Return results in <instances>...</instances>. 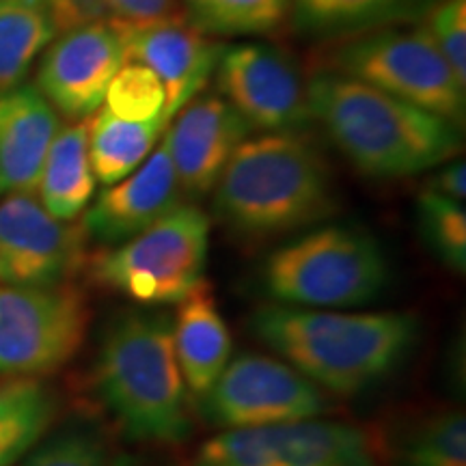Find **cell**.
I'll use <instances>...</instances> for the list:
<instances>
[{"mask_svg":"<svg viewBox=\"0 0 466 466\" xmlns=\"http://www.w3.org/2000/svg\"><path fill=\"white\" fill-rule=\"evenodd\" d=\"M250 333L322 391L352 398L393 376L415 352V313H341L266 305L250 316Z\"/></svg>","mask_w":466,"mask_h":466,"instance_id":"6da1fadb","label":"cell"},{"mask_svg":"<svg viewBox=\"0 0 466 466\" xmlns=\"http://www.w3.org/2000/svg\"><path fill=\"white\" fill-rule=\"evenodd\" d=\"M311 116L367 177L395 179L453 160L462 130L442 116L335 72L307 83Z\"/></svg>","mask_w":466,"mask_h":466,"instance_id":"7a4b0ae2","label":"cell"},{"mask_svg":"<svg viewBox=\"0 0 466 466\" xmlns=\"http://www.w3.org/2000/svg\"><path fill=\"white\" fill-rule=\"evenodd\" d=\"M214 212L247 238L305 229L337 212L333 171L319 149L294 132L247 138L214 186Z\"/></svg>","mask_w":466,"mask_h":466,"instance_id":"3957f363","label":"cell"},{"mask_svg":"<svg viewBox=\"0 0 466 466\" xmlns=\"http://www.w3.org/2000/svg\"><path fill=\"white\" fill-rule=\"evenodd\" d=\"M97 398L137 442H182L192 434L171 318L154 309H126L104 330L96 367Z\"/></svg>","mask_w":466,"mask_h":466,"instance_id":"277c9868","label":"cell"},{"mask_svg":"<svg viewBox=\"0 0 466 466\" xmlns=\"http://www.w3.org/2000/svg\"><path fill=\"white\" fill-rule=\"evenodd\" d=\"M259 281L279 305L360 307L376 300L387 288L389 259L370 231L326 225L268 255Z\"/></svg>","mask_w":466,"mask_h":466,"instance_id":"5b68a950","label":"cell"},{"mask_svg":"<svg viewBox=\"0 0 466 466\" xmlns=\"http://www.w3.org/2000/svg\"><path fill=\"white\" fill-rule=\"evenodd\" d=\"M212 220L201 208L177 206L160 220L93 258L91 277L138 305H177L197 283L209 255Z\"/></svg>","mask_w":466,"mask_h":466,"instance_id":"8992f818","label":"cell"},{"mask_svg":"<svg viewBox=\"0 0 466 466\" xmlns=\"http://www.w3.org/2000/svg\"><path fill=\"white\" fill-rule=\"evenodd\" d=\"M326 72L360 80L464 127L466 86L423 28L357 35L330 50Z\"/></svg>","mask_w":466,"mask_h":466,"instance_id":"52a82bcc","label":"cell"},{"mask_svg":"<svg viewBox=\"0 0 466 466\" xmlns=\"http://www.w3.org/2000/svg\"><path fill=\"white\" fill-rule=\"evenodd\" d=\"M89 311L69 288L0 285V376L50 374L74 359Z\"/></svg>","mask_w":466,"mask_h":466,"instance_id":"ba28073f","label":"cell"},{"mask_svg":"<svg viewBox=\"0 0 466 466\" xmlns=\"http://www.w3.org/2000/svg\"><path fill=\"white\" fill-rule=\"evenodd\" d=\"M199 401L203 417L223 430L309 421L322 417L330 406L318 384L285 360L261 354L229 360Z\"/></svg>","mask_w":466,"mask_h":466,"instance_id":"9c48e42d","label":"cell"},{"mask_svg":"<svg viewBox=\"0 0 466 466\" xmlns=\"http://www.w3.org/2000/svg\"><path fill=\"white\" fill-rule=\"evenodd\" d=\"M192 466H378V458L357 425L309 419L225 430L203 442Z\"/></svg>","mask_w":466,"mask_h":466,"instance_id":"30bf717a","label":"cell"},{"mask_svg":"<svg viewBox=\"0 0 466 466\" xmlns=\"http://www.w3.org/2000/svg\"><path fill=\"white\" fill-rule=\"evenodd\" d=\"M214 72L225 100L250 127L296 134L313 121L300 69L275 46H231L220 52Z\"/></svg>","mask_w":466,"mask_h":466,"instance_id":"8fae6325","label":"cell"},{"mask_svg":"<svg viewBox=\"0 0 466 466\" xmlns=\"http://www.w3.org/2000/svg\"><path fill=\"white\" fill-rule=\"evenodd\" d=\"M85 259V229L50 217L35 195L0 201V285L58 288Z\"/></svg>","mask_w":466,"mask_h":466,"instance_id":"7c38bea8","label":"cell"},{"mask_svg":"<svg viewBox=\"0 0 466 466\" xmlns=\"http://www.w3.org/2000/svg\"><path fill=\"white\" fill-rule=\"evenodd\" d=\"M127 63L121 28L115 20H93L67 28L42 58L37 89L72 119L102 108L110 80Z\"/></svg>","mask_w":466,"mask_h":466,"instance_id":"4fadbf2b","label":"cell"},{"mask_svg":"<svg viewBox=\"0 0 466 466\" xmlns=\"http://www.w3.org/2000/svg\"><path fill=\"white\" fill-rule=\"evenodd\" d=\"M116 25L127 61L141 63L160 78L167 93L165 116L171 121L212 78L223 48L186 15L151 25Z\"/></svg>","mask_w":466,"mask_h":466,"instance_id":"5bb4252c","label":"cell"},{"mask_svg":"<svg viewBox=\"0 0 466 466\" xmlns=\"http://www.w3.org/2000/svg\"><path fill=\"white\" fill-rule=\"evenodd\" d=\"M250 130L253 127L225 97H192L162 141L184 195L192 199L209 195Z\"/></svg>","mask_w":466,"mask_h":466,"instance_id":"9a60e30c","label":"cell"},{"mask_svg":"<svg viewBox=\"0 0 466 466\" xmlns=\"http://www.w3.org/2000/svg\"><path fill=\"white\" fill-rule=\"evenodd\" d=\"M179 188L167 145L145 160L126 179L108 186L91 208H86L83 229L93 240L115 247L160 220L165 214L182 206Z\"/></svg>","mask_w":466,"mask_h":466,"instance_id":"2e32d148","label":"cell"},{"mask_svg":"<svg viewBox=\"0 0 466 466\" xmlns=\"http://www.w3.org/2000/svg\"><path fill=\"white\" fill-rule=\"evenodd\" d=\"M58 130L56 108L37 86L0 93V197L35 195Z\"/></svg>","mask_w":466,"mask_h":466,"instance_id":"e0dca14e","label":"cell"},{"mask_svg":"<svg viewBox=\"0 0 466 466\" xmlns=\"http://www.w3.org/2000/svg\"><path fill=\"white\" fill-rule=\"evenodd\" d=\"M171 324L175 357L186 389L201 400L223 374L233 350L229 326L220 313L209 281L203 279L177 302Z\"/></svg>","mask_w":466,"mask_h":466,"instance_id":"ac0fdd59","label":"cell"},{"mask_svg":"<svg viewBox=\"0 0 466 466\" xmlns=\"http://www.w3.org/2000/svg\"><path fill=\"white\" fill-rule=\"evenodd\" d=\"M39 201L50 217L72 223L96 195V175L89 160V119L61 127L46 156Z\"/></svg>","mask_w":466,"mask_h":466,"instance_id":"d6986e66","label":"cell"},{"mask_svg":"<svg viewBox=\"0 0 466 466\" xmlns=\"http://www.w3.org/2000/svg\"><path fill=\"white\" fill-rule=\"evenodd\" d=\"M168 121H126L100 108L89 116V160L96 179L113 186L147 160Z\"/></svg>","mask_w":466,"mask_h":466,"instance_id":"ffe728a7","label":"cell"},{"mask_svg":"<svg viewBox=\"0 0 466 466\" xmlns=\"http://www.w3.org/2000/svg\"><path fill=\"white\" fill-rule=\"evenodd\" d=\"M58 412L48 384L33 378L0 382V466H14L44 439Z\"/></svg>","mask_w":466,"mask_h":466,"instance_id":"44dd1931","label":"cell"},{"mask_svg":"<svg viewBox=\"0 0 466 466\" xmlns=\"http://www.w3.org/2000/svg\"><path fill=\"white\" fill-rule=\"evenodd\" d=\"M58 31L50 11L0 3V93L25 80L33 61Z\"/></svg>","mask_w":466,"mask_h":466,"instance_id":"7402d4cb","label":"cell"},{"mask_svg":"<svg viewBox=\"0 0 466 466\" xmlns=\"http://www.w3.org/2000/svg\"><path fill=\"white\" fill-rule=\"evenodd\" d=\"M398 466H466V417L441 410L425 417L401 441Z\"/></svg>","mask_w":466,"mask_h":466,"instance_id":"603a6c76","label":"cell"},{"mask_svg":"<svg viewBox=\"0 0 466 466\" xmlns=\"http://www.w3.org/2000/svg\"><path fill=\"white\" fill-rule=\"evenodd\" d=\"M417 223L423 242L450 270L466 272V209L464 203L423 190L417 199Z\"/></svg>","mask_w":466,"mask_h":466,"instance_id":"cb8c5ba5","label":"cell"},{"mask_svg":"<svg viewBox=\"0 0 466 466\" xmlns=\"http://www.w3.org/2000/svg\"><path fill=\"white\" fill-rule=\"evenodd\" d=\"M408 0H291L299 28L311 33L359 31L389 20Z\"/></svg>","mask_w":466,"mask_h":466,"instance_id":"d4e9b609","label":"cell"},{"mask_svg":"<svg viewBox=\"0 0 466 466\" xmlns=\"http://www.w3.org/2000/svg\"><path fill=\"white\" fill-rule=\"evenodd\" d=\"M291 0H206L192 25L208 35H261L283 25Z\"/></svg>","mask_w":466,"mask_h":466,"instance_id":"484cf974","label":"cell"},{"mask_svg":"<svg viewBox=\"0 0 466 466\" xmlns=\"http://www.w3.org/2000/svg\"><path fill=\"white\" fill-rule=\"evenodd\" d=\"M167 93L160 78L141 63H126L110 80L104 108L126 121H154L165 116ZM167 119V116H165Z\"/></svg>","mask_w":466,"mask_h":466,"instance_id":"4316f807","label":"cell"},{"mask_svg":"<svg viewBox=\"0 0 466 466\" xmlns=\"http://www.w3.org/2000/svg\"><path fill=\"white\" fill-rule=\"evenodd\" d=\"M22 466H108L106 441L91 425H72L37 447Z\"/></svg>","mask_w":466,"mask_h":466,"instance_id":"83f0119b","label":"cell"},{"mask_svg":"<svg viewBox=\"0 0 466 466\" xmlns=\"http://www.w3.org/2000/svg\"><path fill=\"white\" fill-rule=\"evenodd\" d=\"M421 28L466 86V0H436Z\"/></svg>","mask_w":466,"mask_h":466,"instance_id":"f1b7e54d","label":"cell"},{"mask_svg":"<svg viewBox=\"0 0 466 466\" xmlns=\"http://www.w3.org/2000/svg\"><path fill=\"white\" fill-rule=\"evenodd\" d=\"M97 9L126 25H151V22L179 17L177 0H93Z\"/></svg>","mask_w":466,"mask_h":466,"instance_id":"f546056e","label":"cell"},{"mask_svg":"<svg viewBox=\"0 0 466 466\" xmlns=\"http://www.w3.org/2000/svg\"><path fill=\"white\" fill-rule=\"evenodd\" d=\"M428 190L436 192V195L447 197L453 201H464L466 197V167L462 160H450L441 165L434 177L430 179Z\"/></svg>","mask_w":466,"mask_h":466,"instance_id":"4dcf8cb0","label":"cell"},{"mask_svg":"<svg viewBox=\"0 0 466 466\" xmlns=\"http://www.w3.org/2000/svg\"><path fill=\"white\" fill-rule=\"evenodd\" d=\"M0 3H14V5H25V7H39L46 11H55L58 0H0Z\"/></svg>","mask_w":466,"mask_h":466,"instance_id":"1f68e13d","label":"cell"},{"mask_svg":"<svg viewBox=\"0 0 466 466\" xmlns=\"http://www.w3.org/2000/svg\"><path fill=\"white\" fill-rule=\"evenodd\" d=\"M110 466H151V464H147V462H145V460H141V458L121 456V458H116L115 464H110Z\"/></svg>","mask_w":466,"mask_h":466,"instance_id":"d6a6232c","label":"cell"},{"mask_svg":"<svg viewBox=\"0 0 466 466\" xmlns=\"http://www.w3.org/2000/svg\"><path fill=\"white\" fill-rule=\"evenodd\" d=\"M184 5H186V11H188V15H186V17L192 20V17H195L203 9L206 0H184Z\"/></svg>","mask_w":466,"mask_h":466,"instance_id":"836d02e7","label":"cell"}]
</instances>
